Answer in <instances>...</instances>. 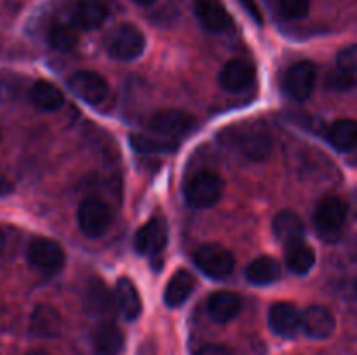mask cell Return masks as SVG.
<instances>
[{
    "instance_id": "8d00e7d4",
    "label": "cell",
    "mask_w": 357,
    "mask_h": 355,
    "mask_svg": "<svg viewBox=\"0 0 357 355\" xmlns=\"http://www.w3.org/2000/svg\"><path fill=\"white\" fill-rule=\"evenodd\" d=\"M132 2L139 3V6H150V3L155 2V0H132Z\"/></svg>"
},
{
    "instance_id": "1f68e13d",
    "label": "cell",
    "mask_w": 357,
    "mask_h": 355,
    "mask_svg": "<svg viewBox=\"0 0 357 355\" xmlns=\"http://www.w3.org/2000/svg\"><path fill=\"white\" fill-rule=\"evenodd\" d=\"M356 84V73H347L338 70L337 73L328 77V87L335 90H349Z\"/></svg>"
},
{
    "instance_id": "8fae6325",
    "label": "cell",
    "mask_w": 357,
    "mask_h": 355,
    "mask_svg": "<svg viewBox=\"0 0 357 355\" xmlns=\"http://www.w3.org/2000/svg\"><path fill=\"white\" fill-rule=\"evenodd\" d=\"M194 13L201 26L211 33H222L232 26V17L220 0H194Z\"/></svg>"
},
{
    "instance_id": "836d02e7",
    "label": "cell",
    "mask_w": 357,
    "mask_h": 355,
    "mask_svg": "<svg viewBox=\"0 0 357 355\" xmlns=\"http://www.w3.org/2000/svg\"><path fill=\"white\" fill-rule=\"evenodd\" d=\"M195 355H232V352L225 347V345H218V343H209L204 345L197 350Z\"/></svg>"
},
{
    "instance_id": "e0dca14e",
    "label": "cell",
    "mask_w": 357,
    "mask_h": 355,
    "mask_svg": "<svg viewBox=\"0 0 357 355\" xmlns=\"http://www.w3.org/2000/svg\"><path fill=\"white\" fill-rule=\"evenodd\" d=\"M63 327L61 315L54 306L40 303L35 306L30 317V333L37 338H56L59 336Z\"/></svg>"
},
{
    "instance_id": "cb8c5ba5",
    "label": "cell",
    "mask_w": 357,
    "mask_h": 355,
    "mask_svg": "<svg viewBox=\"0 0 357 355\" xmlns=\"http://www.w3.org/2000/svg\"><path fill=\"white\" fill-rule=\"evenodd\" d=\"M28 96H30V101L33 103V106L44 111H56L65 103V94H63V90L59 87H56L54 84L45 82V80L35 82L31 86Z\"/></svg>"
},
{
    "instance_id": "277c9868",
    "label": "cell",
    "mask_w": 357,
    "mask_h": 355,
    "mask_svg": "<svg viewBox=\"0 0 357 355\" xmlns=\"http://www.w3.org/2000/svg\"><path fill=\"white\" fill-rule=\"evenodd\" d=\"M77 223L80 232L91 239L105 235L114 223V211L110 205L100 198H86L80 202L77 211Z\"/></svg>"
},
{
    "instance_id": "4316f807",
    "label": "cell",
    "mask_w": 357,
    "mask_h": 355,
    "mask_svg": "<svg viewBox=\"0 0 357 355\" xmlns=\"http://www.w3.org/2000/svg\"><path fill=\"white\" fill-rule=\"evenodd\" d=\"M328 141L338 152H352L357 146V124L352 118H340L328 129Z\"/></svg>"
},
{
    "instance_id": "f546056e",
    "label": "cell",
    "mask_w": 357,
    "mask_h": 355,
    "mask_svg": "<svg viewBox=\"0 0 357 355\" xmlns=\"http://www.w3.org/2000/svg\"><path fill=\"white\" fill-rule=\"evenodd\" d=\"M278 6L288 19H302L309 14L310 0H278Z\"/></svg>"
},
{
    "instance_id": "9a60e30c",
    "label": "cell",
    "mask_w": 357,
    "mask_h": 355,
    "mask_svg": "<svg viewBox=\"0 0 357 355\" xmlns=\"http://www.w3.org/2000/svg\"><path fill=\"white\" fill-rule=\"evenodd\" d=\"M268 326L282 338H293L300 329V312L293 303L279 301L268 310Z\"/></svg>"
},
{
    "instance_id": "4fadbf2b",
    "label": "cell",
    "mask_w": 357,
    "mask_h": 355,
    "mask_svg": "<svg viewBox=\"0 0 357 355\" xmlns=\"http://www.w3.org/2000/svg\"><path fill=\"white\" fill-rule=\"evenodd\" d=\"M300 327L312 340H326L335 331V317L326 306L310 305L300 313Z\"/></svg>"
},
{
    "instance_id": "5b68a950",
    "label": "cell",
    "mask_w": 357,
    "mask_h": 355,
    "mask_svg": "<svg viewBox=\"0 0 357 355\" xmlns=\"http://www.w3.org/2000/svg\"><path fill=\"white\" fill-rule=\"evenodd\" d=\"M347 219V205L337 195H326L319 200L314 211V226L323 239H335L340 235Z\"/></svg>"
},
{
    "instance_id": "f1b7e54d",
    "label": "cell",
    "mask_w": 357,
    "mask_h": 355,
    "mask_svg": "<svg viewBox=\"0 0 357 355\" xmlns=\"http://www.w3.org/2000/svg\"><path fill=\"white\" fill-rule=\"evenodd\" d=\"M49 44L58 51H72L79 44V33L72 24H56L49 31Z\"/></svg>"
},
{
    "instance_id": "4dcf8cb0",
    "label": "cell",
    "mask_w": 357,
    "mask_h": 355,
    "mask_svg": "<svg viewBox=\"0 0 357 355\" xmlns=\"http://www.w3.org/2000/svg\"><path fill=\"white\" fill-rule=\"evenodd\" d=\"M337 65H338V70H342V72L356 73V68H357V47L356 45H347V47H344L340 52H338Z\"/></svg>"
},
{
    "instance_id": "83f0119b",
    "label": "cell",
    "mask_w": 357,
    "mask_h": 355,
    "mask_svg": "<svg viewBox=\"0 0 357 355\" xmlns=\"http://www.w3.org/2000/svg\"><path fill=\"white\" fill-rule=\"evenodd\" d=\"M131 145L139 153H171L176 150V143L166 136L135 134L131 136Z\"/></svg>"
},
{
    "instance_id": "9c48e42d",
    "label": "cell",
    "mask_w": 357,
    "mask_h": 355,
    "mask_svg": "<svg viewBox=\"0 0 357 355\" xmlns=\"http://www.w3.org/2000/svg\"><path fill=\"white\" fill-rule=\"evenodd\" d=\"M68 87L87 104H100L108 96V82L105 77L89 70L73 73L68 80Z\"/></svg>"
},
{
    "instance_id": "484cf974",
    "label": "cell",
    "mask_w": 357,
    "mask_h": 355,
    "mask_svg": "<svg viewBox=\"0 0 357 355\" xmlns=\"http://www.w3.org/2000/svg\"><path fill=\"white\" fill-rule=\"evenodd\" d=\"M286 265L293 274L305 275L316 265V253L305 240L293 242L286 246Z\"/></svg>"
},
{
    "instance_id": "52a82bcc",
    "label": "cell",
    "mask_w": 357,
    "mask_h": 355,
    "mask_svg": "<svg viewBox=\"0 0 357 355\" xmlns=\"http://www.w3.org/2000/svg\"><path fill=\"white\" fill-rule=\"evenodd\" d=\"M194 261L199 270L211 278H225L232 274L236 265L232 253L220 244H204L199 247L194 254Z\"/></svg>"
},
{
    "instance_id": "7c38bea8",
    "label": "cell",
    "mask_w": 357,
    "mask_h": 355,
    "mask_svg": "<svg viewBox=\"0 0 357 355\" xmlns=\"http://www.w3.org/2000/svg\"><path fill=\"white\" fill-rule=\"evenodd\" d=\"M195 118L183 110H159L150 117L149 127L159 136H178L190 131Z\"/></svg>"
},
{
    "instance_id": "5bb4252c",
    "label": "cell",
    "mask_w": 357,
    "mask_h": 355,
    "mask_svg": "<svg viewBox=\"0 0 357 355\" xmlns=\"http://www.w3.org/2000/svg\"><path fill=\"white\" fill-rule=\"evenodd\" d=\"M257 70L246 59H232L220 72V86L229 93H241L253 84Z\"/></svg>"
},
{
    "instance_id": "8992f818",
    "label": "cell",
    "mask_w": 357,
    "mask_h": 355,
    "mask_svg": "<svg viewBox=\"0 0 357 355\" xmlns=\"http://www.w3.org/2000/svg\"><path fill=\"white\" fill-rule=\"evenodd\" d=\"M28 261L35 270L42 274H58L65 265V253L56 240L37 237L28 246Z\"/></svg>"
},
{
    "instance_id": "d4e9b609",
    "label": "cell",
    "mask_w": 357,
    "mask_h": 355,
    "mask_svg": "<svg viewBox=\"0 0 357 355\" xmlns=\"http://www.w3.org/2000/svg\"><path fill=\"white\" fill-rule=\"evenodd\" d=\"M281 277V265L271 256H260L246 268V278L255 285L274 284Z\"/></svg>"
},
{
    "instance_id": "6da1fadb",
    "label": "cell",
    "mask_w": 357,
    "mask_h": 355,
    "mask_svg": "<svg viewBox=\"0 0 357 355\" xmlns=\"http://www.w3.org/2000/svg\"><path fill=\"white\" fill-rule=\"evenodd\" d=\"M230 141L237 152L253 162H261L272 152V139L267 129L261 124H243L232 129Z\"/></svg>"
},
{
    "instance_id": "d6a6232c",
    "label": "cell",
    "mask_w": 357,
    "mask_h": 355,
    "mask_svg": "<svg viewBox=\"0 0 357 355\" xmlns=\"http://www.w3.org/2000/svg\"><path fill=\"white\" fill-rule=\"evenodd\" d=\"M237 2L243 6V9L246 10L251 16V19L257 24H264V14H261L260 6L257 3V0H237Z\"/></svg>"
},
{
    "instance_id": "2e32d148",
    "label": "cell",
    "mask_w": 357,
    "mask_h": 355,
    "mask_svg": "<svg viewBox=\"0 0 357 355\" xmlns=\"http://www.w3.org/2000/svg\"><path fill=\"white\" fill-rule=\"evenodd\" d=\"M108 16L105 0H75L72 7V21L75 28L93 30L98 28Z\"/></svg>"
},
{
    "instance_id": "3957f363",
    "label": "cell",
    "mask_w": 357,
    "mask_h": 355,
    "mask_svg": "<svg viewBox=\"0 0 357 355\" xmlns=\"http://www.w3.org/2000/svg\"><path fill=\"white\" fill-rule=\"evenodd\" d=\"M145 35L138 26L131 23L119 24L110 31L107 38V52L121 61H131L139 58L145 51Z\"/></svg>"
},
{
    "instance_id": "7402d4cb",
    "label": "cell",
    "mask_w": 357,
    "mask_h": 355,
    "mask_svg": "<svg viewBox=\"0 0 357 355\" xmlns=\"http://www.w3.org/2000/svg\"><path fill=\"white\" fill-rule=\"evenodd\" d=\"M272 230L279 242L289 246L293 242H300L305 237V226L300 216L293 211H281L275 214L272 221Z\"/></svg>"
},
{
    "instance_id": "e575fe53",
    "label": "cell",
    "mask_w": 357,
    "mask_h": 355,
    "mask_svg": "<svg viewBox=\"0 0 357 355\" xmlns=\"http://www.w3.org/2000/svg\"><path fill=\"white\" fill-rule=\"evenodd\" d=\"M13 190H14L13 183H10V181L3 176V174H0V198L10 195L13 194Z\"/></svg>"
},
{
    "instance_id": "ffe728a7",
    "label": "cell",
    "mask_w": 357,
    "mask_h": 355,
    "mask_svg": "<svg viewBox=\"0 0 357 355\" xmlns=\"http://www.w3.org/2000/svg\"><path fill=\"white\" fill-rule=\"evenodd\" d=\"M114 301L126 320H136L142 313V298L131 278L121 277L115 284Z\"/></svg>"
},
{
    "instance_id": "44dd1931",
    "label": "cell",
    "mask_w": 357,
    "mask_h": 355,
    "mask_svg": "<svg viewBox=\"0 0 357 355\" xmlns=\"http://www.w3.org/2000/svg\"><path fill=\"white\" fill-rule=\"evenodd\" d=\"M195 289V277L188 270L181 268V270L174 271L173 277L169 278L164 291V303L169 308H178L183 305Z\"/></svg>"
},
{
    "instance_id": "603a6c76",
    "label": "cell",
    "mask_w": 357,
    "mask_h": 355,
    "mask_svg": "<svg viewBox=\"0 0 357 355\" xmlns=\"http://www.w3.org/2000/svg\"><path fill=\"white\" fill-rule=\"evenodd\" d=\"M84 306L89 315H107L114 306V296L101 278H91L84 296Z\"/></svg>"
},
{
    "instance_id": "30bf717a",
    "label": "cell",
    "mask_w": 357,
    "mask_h": 355,
    "mask_svg": "<svg viewBox=\"0 0 357 355\" xmlns=\"http://www.w3.org/2000/svg\"><path fill=\"white\" fill-rule=\"evenodd\" d=\"M167 221L160 216L152 218L138 230L135 237V249L145 256H157L167 244Z\"/></svg>"
},
{
    "instance_id": "74e56055",
    "label": "cell",
    "mask_w": 357,
    "mask_h": 355,
    "mask_svg": "<svg viewBox=\"0 0 357 355\" xmlns=\"http://www.w3.org/2000/svg\"><path fill=\"white\" fill-rule=\"evenodd\" d=\"M26 355H49V354H45V352H40V350H33V352H30V354H26Z\"/></svg>"
},
{
    "instance_id": "d590c367",
    "label": "cell",
    "mask_w": 357,
    "mask_h": 355,
    "mask_svg": "<svg viewBox=\"0 0 357 355\" xmlns=\"http://www.w3.org/2000/svg\"><path fill=\"white\" fill-rule=\"evenodd\" d=\"M3 247H6V237H3L2 230H0V253L3 251Z\"/></svg>"
},
{
    "instance_id": "ac0fdd59",
    "label": "cell",
    "mask_w": 357,
    "mask_h": 355,
    "mask_svg": "<svg viewBox=\"0 0 357 355\" xmlns=\"http://www.w3.org/2000/svg\"><path fill=\"white\" fill-rule=\"evenodd\" d=\"M243 296L232 291L213 292L208 299V313L215 322H229L243 310Z\"/></svg>"
},
{
    "instance_id": "d6986e66",
    "label": "cell",
    "mask_w": 357,
    "mask_h": 355,
    "mask_svg": "<svg viewBox=\"0 0 357 355\" xmlns=\"http://www.w3.org/2000/svg\"><path fill=\"white\" fill-rule=\"evenodd\" d=\"M124 334L114 322H101L93 334V355H122Z\"/></svg>"
},
{
    "instance_id": "ba28073f",
    "label": "cell",
    "mask_w": 357,
    "mask_h": 355,
    "mask_svg": "<svg viewBox=\"0 0 357 355\" xmlns=\"http://www.w3.org/2000/svg\"><path fill=\"white\" fill-rule=\"evenodd\" d=\"M317 70L312 61H298L289 66L282 79V90L295 101H305L316 87Z\"/></svg>"
},
{
    "instance_id": "7a4b0ae2",
    "label": "cell",
    "mask_w": 357,
    "mask_h": 355,
    "mask_svg": "<svg viewBox=\"0 0 357 355\" xmlns=\"http://www.w3.org/2000/svg\"><path fill=\"white\" fill-rule=\"evenodd\" d=\"M223 180L213 171H199L185 184V200L195 209H208L222 198Z\"/></svg>"
}]
</instances>
